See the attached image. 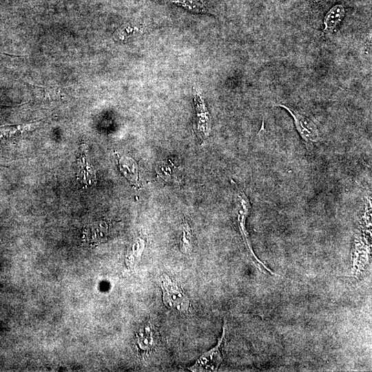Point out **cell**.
<instances>
[{"instance_id": "obj_1", "label": "cell", "mask_w": 372, "mask_h": 372, "mask_svg": "<svg viewBox=\"0 0 372 372\" xmlns=\"http://www.w3.org/2000/svg\"><path fill=\"white\" fill-rule=\"evenodd\" d=\"M163 291V301L169 310L180 313L187 312L189 299L180 284L166 274H163L160 280Z\"/></svg>"}, {"instance_id": "obj_2", "label": "cell", "mask_w": 372, "mask_h": 372, "mask_svg": "<svg viewBox=\"0 0 372 372\" xmlns=\"http://www.w3.org/2000/svg\"><path fill=\"white\" fill-rule=\"evenodd\" d=\"M236 220L238 223V227L241 234L243 242L247 247L248 254L252 260L254 265L256 266L260 271L265 273H270L275 276L276 273H273L271 269H269L255 254L251 245L249 240L248 232L246 229L245 222L247 217L248 216L250 204L247 196L245 194L238 189L236 196Z\"/></svg>"}, {"instance_id": "obj_3", "label": "cell", "mask_w": 372, "mask_h": 372, "mask_svg": "<svg viewBox=\"0 0 372 372\" xmlns=\"http://www.w3.org/2000/svg\"><path fill=\"white\" fill-rule=\"evenodd\" d=\"M278 106L287 110L293 117L295 127L308 149L319 142L320 132L311 119L288 105L279 104Z\"/></svg>"}, {"instance_id": "obj_4", "label": "cell", "mask_w": 372, "mask_h": 372, "mask_svg": "<svg viewBox=\"0 0 372 372\" xmlns=\"http://www.w3.org/2000/svg\"><path fill=\"white\" fill-rule=\"evenodd\" d=\"M226 326L223 327V333L217 344L203 353L195 363L188 367L191 371H216L223 361V349L225 343Z\"/></svg>"}, {"instance_id": "obj_5", "label": "cell", "mask_w": 372, "mask_h": 372, "mask_svg": "<svg viewBox=\"0 0 372 372\" xmlns=\"http://www.w3.org/2000/svg\"><path fill=\"white\" fill-rule=\"evenodd\" d=\"M157 331L154 326L147 322L138 331L136 337L137 347L142 355H147L157 343Z\"/></svg>"}, {"instance_id": "obj_6", "label": "cell", "mask_w": 372, "mask_h": 372, "mask_svg": "<svg viewBox=\"0 0 372 372\" xmlns=\"http://www.w3.org/2000/svg\"><path fill=\"white\" fill-rule=\"evenodd\" d=\"M344 14L345 9L342 5L337 4L333 6L324 17V28L322 30V36L331 35L342 21Z\"/></svg>"}, {"instance_id": "obj_7", "label": "cell", "mask_w": 372, "mask_h": 372, "mask_svg": "<svg viewBox=\"0 0 372 372\" xmlns=\"http://www.w3.org/2000/svg\"><path fill=\"white\" fill-rule=\"evenodd\" d=\"M197 98L196 112H197V131L202 140L207 137L210 129V119L209 113L205 108L203 101L199 97Z\"/></svg>"}, {"instance_id": "obj_8", "label": "cell", "mask_w": 372, "mask_h": 372, "mask_svg": "<svg viewBox=\"0 0 372 372\" xmlns=\"http://www.w3.org/2000/svg\"><path fill=\"white\" fill-rule=\"evenodd\" d=\"M179 247L185 255H189L194 249V237L187 220H184L180 227Z\"/></svg>"}, {"instance_id": "obj_9", "label": "cell", "mask_w": 372, "mask_h": 372, "mask_svg": "<svg viewBox=\"0 0 372 372\" xmlns=\"http://www.w3.org/2000/svg\"><path fill=\"white\" fill-rule=\"evenodd\" d=\"M33 124L25 125H7L0 127V140L10 139L18 134L30 131Z\"/></svg>"}, {"instance_id": "obj_10", "label": "cell", "mask_w": 372, "mask_h": 372, "mask_svg": "<svg viewBox=\"0 0 372 372\" xmlns=\"http://www.w3.org/2000/svg\"><path fill=\"white\" fill-rule=\"evenodd\" d=\"M173 3L191 12H206L205 4L200 0H173Z\"/></svg>"}, {"instance_id": "obj_11", "label": "cell", "mask_w": 372, "mask_h": 372, "mask_svg": "<svg viewBox=\"0 0 372 372\" xmlns=\"http://www.w3.org/2000/svg\"><path fill=\"white\" fill-rule=\"evenodd\" d=\"M145 248V241L141 239H137L133 246V253L129 258L130 265H133L141 259L142 253Z\"/></svg>"}, {"instance_id": "obj_12", "label": "cell", "mask_w": 372, "mask_h": 372, "mask_svg": "<svg viewBox=\"0 0 372 372\" xmlns=\"http://www.w3.org/2000/svg\"><path fill=\"white\" fill-rule=\"evenodd\" d=\"M313 1L315 2H318V1H322V0H313Z\"/></svg>"}]
</instances>
